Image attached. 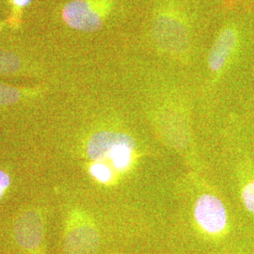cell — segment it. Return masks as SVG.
I'll list each match as a JSON object with an SVG mask.
<instances>
[{"label": "cell", "mask_w": 254, "mask_h": 254, "mask_svg": "<svg viewBox=\"0 0 254 254\" xmlns=\"http://www.w3.org/2000/svg\"><path fill=\"white\" fill-rule=\"evenodd\" d=\"M151 29L154 45L161 52L175 57L189 54L190 23L181 1L162 0L154 9Z\"/></svg>", "instance_id": "cell-1"}, {"label": "cell", "mask_w": 254, "mask_h": 254, "mask_svg": "<svg viewBox=\"0 0 254 254\" xmlns=\"http://www.w3.org/2000/svg\"><path fill=\"white\" fill-rule=\"evenodd\" d=\"M114 7L112 0H72L63 9L68 27L84 32L99 30Z\"/></svg>", "instance_id": "cell-2"}, {"label": "cell", "mask_w": 254, "mask_h": 254, "mask_svg": "<svg viewBox=\"0 0 254 254\" xmlns=\"http://www.w3.org/2000/svg\"><path fill=\"white\" fill-rule=\"evenodd\" d=\"M194 216L202 230L217 235L227 225V214L221 200L213 195L205 194L196 201Z\"/></svg>", "instance_id": "cell-3"}, {"label": "cell", "mask_w": 254, "mask_h": 254, "mask_svg": "<svg viewBox=\"0 0 254 254\" xmlns=\"http://www.w3.org/2000/svg\"><path fill=\"white\" fill-rule=\"evenodd\" d=\"M238 46V32L234 26L223 27L210 49L208 67L213 73H219L235 54Z\"/></svg>", "instance_id": "cell-4"}, {"label": "cell", "mask_w": 254, "mask_h": 254, "mask_svg": "<svg viewBox=\"0 0 254 254\" xmlns=\"http://www.w3.org/2000/svg\"><path fill=\"white\" fill-rule=\"evenodd\" d=\"M135 143L133 138L126 134L115 132H99L91 136L87 153L92 160L100 162L109 159V154L120 144Z\"/></svg>", "instance_id": "cell-5"}, {"label": "cell", "mask_w": 254, "mask_h": 254, "mask_svg": "<svg viewBox=\"0 0 254 254\" xmlns=\"http://www.w3.org/2000/svg\"><path fill=\"white\" fill-rule=\"evenodd\" d=\"M15 235L19 244L27 249H33L42 237V221L40 217L28 212L19 218L15 225Z\"/></svg>", "instance_id": "cell-6"}, {"label": "cell", "mask_w": 254, "mask_h": 254, "mask_svg": "<svg viewBox=\"0 0 254 254\" xmlns=\"http://www.w3.org/2000/svg\"><path fill=\"white\" fill-rule=\"evenodd\" d=\"M135 148V143H125L117 146L109 154V159L111 160L115 169L124 171L131 163L132 153Z\"/></svg>", "instance_id": "cell-7"}, {"label": "cell", "mask_w": 254, "mask_h": 254, "mask_svg": "<svg viewBox=\"0 0 254 254\" xmlns=\"http://www.w3.org/2000/svg\"><path fill=\"white\" fill-rule=\"evenodd\" d=\"M21 62L15 55L0 50V73H13L21 68Z\"/></svg>", "instance_id": "cell-8"}, {"label": "cell", "mask_w": 254, "mask_h": 254, "mask_svg": "<svg viewBox=\"0 0 254 254\" xmlns=\"http://www.w3.org/2000/svg\"><path fill=\"white\" fill-rule=\"evenodd\" d=\"M20 98V90L0 83V106L14 104L19 101Z\"/></svg>", "instance_id": "cell-9"}, {"label": "cell", "mask_w": 254, "mask_h": 254, "mask_svg": "<svg viewBox=\"0 0 254 254\" xmlns=\"http://www.w3.org/2000/svg\"><path fill=\"white\" fill-rule=\"evenodd\" d=\"M91 175L101 183H109L112 179V171L109 166L102 162L92 164L91 167Z\"/></svg>", "instance_id": "cell-10"}, {"label": "cell", "mask_w": 254, "mask_h": 254, "mask_svg": "<svg viewBox=\"0 0 254 254\" xmlns=\"http://www.w3.org/2000/svg\"><path fill=\"white\" fill-rule=\"evenodd\" d=\"M242 200L246 208L254 213V181L246 185L242 190Z\"/></svg>", "instance_id": "cell-11"}, {"label": "cell", "mask_w": 254, "mask_h": 254, "mask_svg": "<svg viewBox=\"0 0 254 254\" xmlns=\"http://www.w3.org/2000/svg\"><path fill=\"white\" fill-rule=\"evenodd\" d=\"M9 175L2 171H0V197L2 196L4 190L9 187Z\"/></svg>", "instance_id": "cell-12"}, {"label": "cell", "mask_w": 254, "mask_h": 254, "mask_svg": "<svg viewBox=\"0 0 254 254\" xmlns=\"http://www.w3.org/2000/svg\"><path fill=\"white\" fill-rule=\"evenodd\" d=\"M11 1H12V4L14 5V7L22 9V8L27 7L31 3L32 0H11Z\"/></svg>", "instance_id": "cell-13"}]
</instances>
